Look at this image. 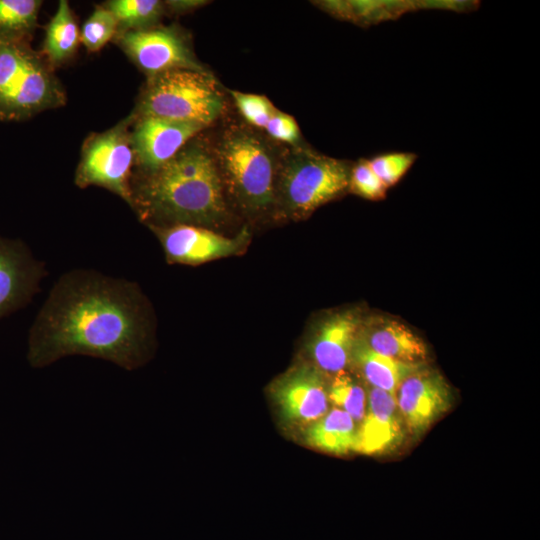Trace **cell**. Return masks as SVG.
<instances>
[{"mask_svg": "<svg viewBox=\"0 0 540 540\" xmlns=\"http://www.w3.org/2000/svg\"><path fill=\"white\" fill-rule=\"evenodd\" d=\"M416 159L417 155L411 152H389L373 156L368 163L388 189L406 175Z\"/></svg>", "mask_w": 540, "mask_h": 540, "instance_id": "cell-24", "label": "cell"}, {"mask_svg": "<svg viewBox=\"0 0 540 540\" xmlns=\"http://www.w3.org/2000/svg\"><path fill=\"white\" fill-rule=\"evenodd\" d=\"M328 398L338 409L349 414L358 426L366 409L365 387L346 371H342L334 375L328 387Z\"/></svg>", "mask_w": 540, "mask_h": 540, "instance_id": "cell-22", "label": "cell"}, {"mask_svg": "<svg viewBox=\"0 0 540 540\" xmlns=\"http://www.w3.org/2000/svg\"><path fill=\"white\" fill-rule=\"evenodd\" d=\"M363 419L357 426L355 451L365 455L386 454L398 448L407 429L394 394L367 385Z\"/></svg>", "mask_w": 540, "mask_h": 540, "instance_id": "cell-13", "label": "cell"}, {"mask_svg": "<svg viewBox=\"0 0 540 540\" xmlns=\"http://www.w3.org/2000/svg\"><path fill=\"white\" fill-rule=\"evenodd\" d=\"M320 3L327 12L337 17L365 23H377L397 18L402 13L418 6L417 3L402 1H324Z\"/></svg>", "mask_w": 540, "mask_h": 540, "instance_id": "cell-19", "label": "cell"}, {"mask_svg": "<svg viewBox=\"0 0 540 540\" xmlns=\"http://www.w3.org/2000/svg\"><path fill=\"white\" fill-rule=\"evenodd\" d=\"M120 27L141 30L152 25L162 13V4L157 0H113L107 7Z\"/></svg>", "mask_w": 540, "mask_h": 540, "instance_id": "cell-23", "label": "cell"}, {"mask_svg": "<svg viewBox=\"0 0 540 540\" xmlns=\"http://www.w3.org/2000/svg\"><path fill=\"white\" fill-rule=\"evenodd\" d=\"M213 156L222 185L243 209L260 213L274 204L277 163L260 135L243 126H231L221 135Z\"/></svg>", "mask_w": 540, "mask_h": 540, "instance_id": "cell-3", "label": "cell"}, {"mask_svg": "<svg viewBox=\"0 0 540 540\" xmlns=\"http://www.w3.org/2000/svg\"><path fill=\"white\" fill-rule=\"evenodd\" d=\"M349 190L368 200L384 199L387 192V188L371 169L368 159H360L352 164Z\"/></svg>", "mask_w": 540, "mask_h": 540, "instance_id": "cell-26", "label": "cell"}, {"mask_svg": "<svg viewBox=\"0 0 540 540\" xmlns=\"http://www.w3.org/2000/svg\"><path fill=\"white\" fill-rule=\"evenodd\" d=\"M171 3L170 5L173 7H176L178 10L182 9H191L193 7H197L201 3H205L203 1H172L168 2Z\"/></svg>", "mask_w": 540, "mask_h": 540, "instance_id": "cell-29", "label": "cell"}, {"mask_svg": "<svg viewBox=\"0 0 540 540\" xmlns=\"http://www.w3.org/2000/svg\"><path fill=\"white\" fill-rule=\"evenodd\" d=\"M356 435L357 424L353 418L334 408L308 426L305 439L312 447L342 455L355 451Z\"/></svg>", "mask_w": 540, "mask_h": 540, "instance_id": "cell-18", "label": "cell"}, {"mask_svg": "<svg viewBox=\"0 0 540 540\" xmlns=\"http://www.w3.org/2000/svg\"><path fill=\"white\" fill-rule=\"evenodd\" d=\"M159 238L169 263L198 265L237 254L246 245L248 233L228 238L200 226L177 224L149 226Z\"/></svg>", "mask_w": 540, "mask_h": 540, "instance_id": "cell-11", "label": "cell"}, {"mask_svg": "<svg viewBox=\"0 0 540 540\" xmlns=\"http://www.w3.org/2000/svg\"><path fill=\"white\" fill-rule=\"evenodd\" d=\"M117 26L110 10L98 7L84 23L80 41L89 51H98L114 36Z\"/></svg>", "mask_w": 540, "mask_h": 540, "instance_id": "cell-25", "label": "cell"}, {"mask_svg": "<svg viewBox=\"0 0 540 540\" xmlns=\"http://www.w3.org/2000/svg\"><path fill=\"white\" fill-rule=\"evenodd\" d=\"M362 323L357 310L336 312L320 322L310 343L318 370L334 375L345 371L351 363Z\"/></svg>", "mask_w": 540, "mask_h": 540, "instance_id": "cell-15", "label": "cell"}, {"mask_svg": "<svg viewBox=\"0 0 540 540\" xmlns=\"http://www.w3.org/2000/svg\"><path fill=\"white\" fill-rule=\"evenodd\" d=\"M268 135L275 140L298 145L300 129L295 119L286 113L276 110L264 128Z\"/></svg>", "mask_w": 540, "mask_h": 540, "instance_id": "cell-28", "label": "cell"}, {"mask_svg": "<svg viewBox=\"0 0 540 540\" xmlns=\"http://www.w3.org/2000/svg\"><path fill=\"white\" fill-rule=\"evenodd\" d=\"M79 40V30L70 6L61 0L46 30L45 53L51 62L60 63L74 53Z\"/></svg>", "mask_w": 540, "mask_h": 540, "instance_id": "cell-20", "label": "cell"}, {"mask_svg": "<svg viewBox=\"0 0 540 540\" xmlns=\"http://www.w3.org/2000/svg\"><path fill=\"white\" fill-rule=\"evenodd\" d=\"M41 2L0 0V41H24L36 23Z\"/></svg>", "mask_w": 540, "mask_h": 540, "instance_id": "cell-21", "label": "cell"}, {"mask_svg": "<svg viewBox=\"0 0 540 540\" xmlns=\"http://www.w3.org/2000/svg\"><path fill=\"white\" fill-rule=\"evenodd\" d=\"M134 158L131 137L119 125L90 139L76 172L75 183L85 188L103 187L132 203L131 166Z\"/></svg>", "mask_w": 540, "mask_h": 540, "instance_id": "cell-7", "label": "cell"}, {"mask_svg": "<svg viewBox=\"0 0 540 540\" xmlns=\"http://www.w3.org/2000/svg\"><path fill=\"white\" fill-rule=\"evenodd\" d=\"M352 164L297 147L280 166V197L286 211L303 217L349 191Z\"/></svg>", "mask_w": 540, "mask_h": 540, "instance_id": "cell-5", "label": "cell"}, {"mask_svg": "<svg viewBox=\"0 0 540 540\" xmlns=\"http://www.w3.org/2000/svg\"><path fill=\"white\" fill-rule=\"evenodd\" d=\"M272 396L282 417L290 422L311 424L329 408L328 387L316 367L289 371L274 383Z\"/></svg>", "mask_w": 540, "mask_h": 540, "instance_id": "cell-12", "label": "cell"}, {"mask_svg": "<svg viewBox=\"0 0 540 540\" xmlns=\"http://www.w3.org/2000/svg\"><path fill=\"white\" fill-rule=\"evenodd\" d=\"M231 94L242 116L257 128H265L276 111L270 100L263 95L239 91H231Z\"/></svg>", "mask_w": 540, "mask_h": 540, "instance_id": "cell-27", "label": "cell"}, {"mask_svg": "<svg viewBox=\"0 0 540 540\" xmlns=\"http://www.w3.org/2000/svg\"><path fill=\"white\" fill-rule=\"evenodd\" d=\"M204 125L160 117H141L131 136L133 151L144 172L172 159Z\"/></svg>", "mask_w": 540, "mask_h": 540, "instance_id": "cell-14", "label": "cell"}, {"mask_svg": "<svg viewBox=\"0 0 540 540\" xmlns=\"http://www.w3.org/2000/svg\"><path fill=\"white\" fill-rule=\"evenodd\" d=\"M120 44L151 76L179 69L205 71L185 39L172 28L125 31L120 37Z\"/></svg>", "mask_w": 540, "mask_h": 540, "instance_id": "cell-10", "label": "cell"}, {"mask_svg": "<svg viewBox=\"0 0 540 540\" xmlns=\"http://www.w3.org/2000/svg\"><path fill=\"white\" fill-rule=\"evenodd\" d=\"M131 206L149 226L210 225L225 216L223 185L213 152L188 142L172 159L131 183Z\"/></svg>", "mask_w": 540, "mask_h": 540, "instance_id": "cell-2", "label": "cell"}, {"mask_svg": "<svg viewBox=\"0 0 540 540\" xmlns=\"http://www.w3.org/2000/svg\"><path fill=\"white\" fill-rule=\"evenodd\" d=\"M396 402L407 432L422 436L453 404V392L440 372L424 365L399 385Z\"/></svg>", "mask_w": 540, "mask_h": 540, "instance_id": "cell-8", "label": "cell"}, {"mask_svg": "<svg viewBox=\"0 0 540 540\" xmlns=\"http://www.w3.org/2000/svg\"><path fill=\"white\" fill-rule=\"evenodd\" d=\"M46 275L45 263L27 244L0 235V320L28 305Z\"/></svg>", "mask_w": 540, "mask_h": 540, "instance_id": "cell-9", "label": "cell"}, {"mask_svg": "<svg viewBox=\"0 0 540 540\" xmlns=\"http://www.w3.org/2000/svg\"><path fill=\"white\" fill-rule=\"evenodd\" d=\"M351 363L359 370L367 385L396 393L400 383L426 364H407L396 361L370 349L358 336Z\"/></svg>", "mask_w": 540, "mask_h": 540, "instance_id": "cell-17", "label": "cell"}, {"mask_svg": "<svg viewBox=\"0 0 540 540\" xmlns=\"http://www.w3.org/2000/svg\"><path fill=\"white\" fill-rule=\"evenodd\" d=\"M151 316L139 286L93 269H72L51 288L29 329L27 361L47 367L71 355L103 359L125 370L146 360Z\"/></svg>", "mask_w": 540, "mask_h": 540, "instance_id": "cell-1", "label": "cell"}, {"mask_svg": "<svg viewBox=\"0 0 540 540\" xmlns=\"http://www.w3.org/2000/svg\"><path fill=\"white\" fill-rule=\"evenodd\" d=\"M57 96L51 76L25 41H0V119L30 116Z\"/></svg>", "mask_w": 540, "mask_h": 540, "instance_id": "cell-6", "label": "cell"}, {"mask_svg": "<svg viewBox=\"0 0 540 540\" xmlns=\"http://www.w3.org/2000/svg\"><path fill=\"white\" fill-rule=\"evenodd\" d=\"M224 108V98L211 75L179 69L151 76L138 110L140 117L189 121L207 127Z\"/></svg>", "mask_w": 540, "mask_h": 540, "instance_id": "cell-4", "label": "cell"}, {"mask_svg": "<svg viewBox=\"0 0 540 540\" xmlns=\"http://www.w3.org/2000/svg\"><path fill=\"white\" fill-rule=\"evenodd\" d=\"M360 339L373 351L407 364H426L428 348L423 339L399 320L377 316L363 320Z\"/></svg>", "mask_w": 540, "mask_h": 540, "instance_id": "cell-16", "label": "cell"}]
</instances>
